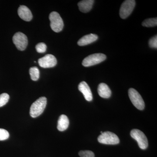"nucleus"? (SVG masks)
Instances as JSON below:
<instances>
[{
	"label": "nucleus",
	"instance_id": "obj_1",
	"mask_svg": "<svg viewBox=\"0 0 157 157\" xmlns=\"http://www.w3.org/2000/svg\"><path fill=\"white\" fill-rule=\"evenodd\" d=\"M47 104V99L45 97L40 98L32 104L30 109V115L36 118L41 115L44 111Z\"/></svg>",
	"mask_w": 157,
	"mask_h": 157
},
{
	"label": "nucleus",
	"instance_id": "obj_2",
	"mask_svg": "<svg viewBox=\"0 0 157 157\" xmlns=\"http://www.w3.org/2000/svg\"><path fill=\"white\" fill-rule=\"evenodd\" d=\"M50 26L52 29L56 32L59 33L63 28L64 23L62 17L58 12L53 11L49 14Z\"/></svg>",
	"mask_w": 157,
	"mask_h": 157
},
{
	"label": "nucleus",
	"instance_id": "obj_3",
	"mask_svg": "<svg viewBox=\"0 0 157 157\" xmlns=\"http://www.w3.org/2000/svg\"><path fill=\"white\" fill-rule=\"evenodd\" d=\"M131 137L137 141L138 146L141 149L145 150L148 147V140L143 132L138 129H133L131 132Z\"/></svg>",
	"mask_w": 157,
	"mask_h": 157
},
{
	"label": "nucleus",
	"instance_id": "obj_4",
	"mask_svg": "<svg viewBox=\"0 0 157 157\" xmlns=\"http://www.w3.org/2000/svg\"><path fill=\"white\" fill-rule=\"evenodd\" d=\"M99 143L106 144H117L119 143L120 140L117 135L110 132H103L98 137Z\"/></svg>",
	"mask_w": 157,
	"mask_h": 157
},
{
	"label": "nucleus",
	"instance_id": "obj_5",
	"mask_svg": "<svg viewBox=\"0 0 157 157\" xmlns=\"http://www.w3.org/2000/svg\"><path fill=\"white\" fill-rule=\"evenodd\" d=\"M128 95L130 100L135 107L139 110H143L144 109L145 104L143 98L136 90L129 89Z\"/></svg>",
	"mask_w": 157,
	"mask_h": 157
},
{
	"label": "nucleus",
	"instance_id": "obj_6",
	"mask_svg": "<svg viewBox=\"0 0 157 157\" xmlns=\"http://www.w3.org/2000/svg\"><path fill=\"white\" fill-rule=\"evenodd\" d=\"M106 58V55L104 54H93L86 57L83 59L82 65L85 67H91L104 61Z\"/></svg>",
	"mask_w": 157,
	"mask_h": 157
},
{
	"label": "nucleus",
	"instance_id": "obj_7",
	"mask_svg": "<svg viewBox=\"0 0 157 157\" xmlns=\"http://www.w3.org/2000/svg\"><path fill=\"white\" fill-rule=\"evenodd\" d=\"M135 6L134 0H126L122 4L120 9V15L121 18L125 19L128 17L134 10Z\"/></svg>",
	"mask_w": 157,
	"mask_h": 157
},
{
	"label": "nucleus",
	"instance_id": "obj_8",
	"mask_svg": "<svg viewBox=\"0 0 157 157\" xmlns=\"http://www.w3.org/2000/svg\"><path fill=\"white\" fill-rule=\"evenodd\" d=\"M13 42L17 49L20 51L25 50L28 43L27 37L21 32L14 34L13 37Z\"/></svg>",
	"mask_w": 157,
	"mask_h": 157
},
{
	"label": "nucleus",
	"instance_id": "obj_9",
	"mask_svg": "<svg viewBox=\"0 0 157 157\" xmlns=\"http://www.w3.org/2000/svg\"><path fill=\"white\" fill-rule=\"evenodd\" d=\"M39 66L44 68L54 67L57 64L56 58L51 54H47L38 60Z\"/></svg>",
	"mask_w": 157,
	"mask_h": 157
},
{
	"label": "nucleus",
	"instance_id": "obj_10",
	"mask_svg": "<svg viewBox=\"0 0 157 157\" xmlns=\"http://www.w3.org/2000/svg\"><path fill=\"white\" fill-rule=\"evenodd\" d=\"M78 89L83 94L86 100L88 101H92V94L89 86L86 82H81L78 85Z\"/></svg>",
	"mask_w": 157,
	"mask_h": 157
},
{
	"label": "nucleus",
	"instance_id": "obj_11",
	"mask_svg": "<svg viewBox=\"0 0 157 157\" xmlns=\"http://www.w3.org/2000/svg\"><path fill=\"white\" fill-rule=\"evenodd\" d=\"M17 13L21 18L25 21H30L33 18V14L30 9L26 6H21L18 8Z\"/></svg>",
	"mask_w": 157,
	"mask_h": 157
},
{
	"label": "nucleus",
	"instance_id": "obj_12",
	"mask_svg": "<svg viewBox=\"0 0 157 157\" xmlns=\"http://www.w3.org/2000/svg\"><path fill=\"white\" fill-rule=\"evenodd\" d=\"M98 36L96 34H89L86 35L79 39L77 44L79 46H84L95 42L98 40Z\"/></svg>",
	"mask_w": 157,
	"mask_h": 157
},
{
	"label": "nucleus",
	"instance_id": "obj_13",
	"mask_svg": "<svg viewBox=\"0 0 157 157\" xmlns=\"http://www.w3.org/2000/svg\"><path fill=\"white\" fill-rule=\"evenodd\" d=\"M98 93L99 96L104 98H109L111 95V90L107 84L101 83L98 87Z\"/></svg>",
	"mask_w": 157,
	"mask_h": 157
},
{
	"label": "nucleus",
	"instance_id": "obj_14",
	"mask_svg": "<svg viewBox=\"0 0 157 157\" xmlns=\"http://www.w3.org/2000/svg\"><path fill=\"white\" fill-rule=\"evenodd\" d=\"M94 1V0H83L78 3L79 10L83 13H87L91 10Z\"/></svg>",
	"mask_w": 157,
	"mask_h": 157
},
{
	"label": "nucleus",
	"instance_id": "obj_15",
	"mask_svg": "<svg viewBox=\"0 0 157 157\" xmlns=\"http://www.w3.org/2000/svg\"><path fill=\"white\" fill-rule=\"evenodd\" d=\"M69 125V120L67 117L62 114L58 121L57 129L59 131L63 132L68 128Z\"/></svg>",
	"mask_w": 157,
	"mask_h": 157
},
{
	"label": "nucleus",
	"instance_id": "obj_16",
	"mask_svg": "<svg viewBox=\"0 0 157 157\" xmlns=\"http://www.w3.org/2000/svg\"><path fill=\"white\" fill-rule=\"evenodd\" d=\"M29 73L31 79L33 81H37L39 78L40 72L39 69L36 67H33L29 70Z\"/></svg>",
	"mask_w": 157,
	"mask_h": 157
},
{
	"label": "nucleus",
	"instance_id": "obj_17",
	"mask_svg": "<svg viewBox=\"0 0 157 157\" xmlns=\"http://www.w3.org/2000/svg\"><path fill=\"white\" fill-rule=\"evenodd\" d=\"M142 25L146 27H152L157 25V18H151L145 20L142 22Z\"/></svg>",
	"mask_w": 157,
	"mask_h": 157
},
{
	"label": "nucleus",
	"instance_id": "obj_18",
	"mask_svg": "<svg viewBox=\"0 0 157 157\" xmlns=\"http://www.w3.org/2000/svg\"><path fill=\"white\" fill-rule=\"evenodd\" d=\"M9 96L6 93H3L0 95V107L6 105L9 101Z\"/></svg>",
	"mask_w": 157,
	"mask_h": 157
},
{
	"label": "nucleus",
	"instance_id": "obj_19",
	"mask_svg": "<svg viewBox=\"0 0 157 157\" xmlns=\"http://www.w3.org/2000/svg\"><path fill=\"white\" fill-rule=\"evenodd\" d=\"M36 50L39 53H44L47 49V46L44 43H39L36 46Z\"/></svg>",
	"mask_w": 157,
	"mask_h": 157
},
{
	"label": "nucleus",
	"instance_id": "obj_20",
	"mask_svg": "<svg viewBox=\"0 0 157 157\" xmlns=\"http://www.w3.org/2000/svg\"><path fill=\"white\" fill-rule=\"evenodd\" d=\"M80 157H94L95 155L93 151H81L78 152Z\"/></svg>",
	"mask_w": 157,
	"mask_h": 157
},
{
	"label": "nucleus",
	"instance_id": "obj_21",
	"mask_svg": "<svg viewBox=\"0 0 157 157\" xmlns=\"http://www.w3.org/2000/svg\"><path fill=\"white\" fill-rule=\"evenodd\" d=\"M9 137V134L7 130L0 128V140H7Z\"/></svg>",
	"mask_w": 157,
	"mask_h": 157
},
{
	"label": "nucleus",
	"instance_id": "obj_22",
	"mask_svg": "<svg viewBox=\"0 0 157 157\" xmlns=\"http://www.w3.org/2000/svg\"><path fill=\"white\" fill-rule=\"evenodd\" d=\"M149 45L151 48H157V36L153 37L150 39L149 41Z\"/></svg>",
	"mask_w": 157,
	"mask_h": 157
},
{
	"label": "nucleus",
	"instance_id": "obj_23",
	"mask_svg": "<svg viewBox=\"0 0 157 157\" xmlns=\"http://www.w3.org/2000/svg\"><path fill=\"white\" fill-rule=\"evenodd\" d=\"M101 134H102V133H103V132H101Z\"/></svg>",
	"mask_w": 157,
	"mask_h": 157
}]
</instances>
